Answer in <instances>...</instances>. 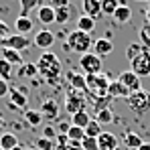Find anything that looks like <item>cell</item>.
<instances>
[{"instance_id":"cell-1","label":"cell","mask_w":150,"mask_h":150,"mask_svg":"<svg viewBox=\"0 0 150 150\" xmlns=\"http://www.w3.org/2000/svg\"><path fill=\"white\" fill-rule=\"evenodd\" d=\"M37 67H39V73L43 75L49 83H57L59 81L61 63H59V59H57V55L53 51H45L41 55V59L37 61Z\"/></svg>"},{"instance_id":"cell-2","label":"cell","mask_w":150,"mask_h":150,"mask_svg":"<svg viewBox=\"0 0 150 150\" xmlns=\"http://www.w3.org/2000/svg\"><path fill=\"white\" fill-rule=\"evenodd\" d=\"M93 37L91 35H87V33H81V30H71L69 35H67V45H65V49L69 51H75V53H79V55H85V53H89V49H93Z\"/></svg>"},{"instance_id":"cell-3","label":"cell","mask_w":150,"mask_h":150,"mask_svg":"<svg viewBox=\"0 0 150 150\" xmlns=\"http://www.w3.org/2000/svg\"><path fill=\"white\" fill-rule=\"evenodd\" d=\"M126 105H128L134 114L142 116V114H146V112L150 110V93L144 91V89L132 91V93L126 98Z\"/></svg>"},{"instance_id":"cell-4","label":"cell","mask_w":150,"mask_h":150,"mask_svg":"<svg viewBox=\"0 0 150 150\" xmlns=\"http://www.w3.org/2000/svg\"><path fill=\"white\" fill-rule=\"evenodd\" d=\"M85 83H87V91H91L93 98L108 96V87H110V79H108V75H103V73L85 75Z\"/></svg>"},{"instance_id":"cell-5","label":"cell","mask_w":150,"mask_h":150,"mask_svg":"<svg viewBox=\"0 0 150 150\" xmlns=\"http://www.w3.org/2000/svg\"><path fill=\"white\" fill-rule=\"evenodd\" d=\"M79 65L85 71V75L101 73V57H98L96 53H85L79 57Z\"/></svg>"},{"instance_id":"cell-6","label":"cell","mask_w":150,"mask_h":150,"mask_svg":"<svg viewBox=\"0 0 150 150\" xmlns=\"http://www.w3.org/2000/svg\"><path fill=\"white\" fill-rule=\"evenodd\" d=\"M30 43H33V41L26 39V35H18V33H16V35H10L8 39H4V41L0 43V47H2V49H12V51H21V53H23L25 49L30 47Z\"/></svg>"},{"instance_id":"cell-7","label":"cell","mask_w":150,"mask_h":150,"mask_svg":"<svg viewBox=\"0 0 150 150\" xmlns=\"http://www.w3.org/2000/svg\"><path fill=\"white\" fill-rule=\"evenodd\" d=\"M85 98H83V93L81 91H77V89H71L69 91V96H67V103H65V110L71 114V116H75L77 112H83L85 110Z\"/></svg>"},{"instance_id":"cell-8","label":"cell","mask_w":150,"mask_h":150,"mask_svg":"<svg viewBox=\"0 0 150 150\" xmlns=\"http://www.w3.org/2000/svg\"><path fill=\"white\" fill-rule=\"evenodd\" d=\"M132 63V71L138 75V77H142V75H148L150 77V53L148 49H144L134 61H130Z\"/></svg>"},{"instance_id":"cell-9","label":"cell","mask_w":150,"mask_h":150,"mask_svg":"<svg viewBox=\"0 0 150 150\" xmlns=\"http://www.w3.org/2000/svg\"><path fill=\"white\" fill-rule=\"evenodd\" d=\"M118 81H120L124 87H128L130 91H138V89H142V87H140V77L134 73L132 69L122 71V73H120V77H118Z\"/></svg>"},{"instance_id":"cell-10","label":"cell","mask_w":150,"mask_h":150,"mask_svg":"<svg viewBox=\"0 0 150 150\" xmlns=\"http://www.w3.org/2000/svg\"><path fill=\"white\" fill-rule=\"evenodd\" d=\"M39 49L43 51H49L53 47V43H55V33H51L49 28H45V30H39L37 35H35V41H33Z\"/></svg>"},{"instance_id":"cell-11","label":"cell","mask_w":150,"mask_h":150,"mask_svg":"<svg viewBox=\"0 0 150 150\" xmlns=\"http://www.w3.org/2000/svg\"><path fill=\"white\" fill-rule=\"evenodd\" d=\"M41 116H43V120H49V122H53V120H57L59 118V103L55 100H45L43 103H41Z\"/></svg>"},{"instance_id":"cell-12","label":"cell","mask_w":150,"mask_h":150,"mask_svg":"<svg viewBox=\"0 0 150 150\" xmlns=\"http://www.w3.org/2000/svg\"><path fill=\"white\" fill-rule=\"evenodd\" d=\"M98 146H100V150H116L118 148V138L112 132H101L98 136Z\"/></svg>"},{"instance_id":"cell-13","label":"cell","mask_w":150,"mask_h":150,"mask_svg":"<svg viewBox=\"0 0 150 150\" xmlns=\"http://www.w3.org/2000/svg\"><path fill=\"white\" fill-rule=\"evenodd\" d=\"M112 51H114V43H112L108 37L96 39V43H93V53H96L98 57H105V55H110Z\"/></svg>"},{"instance_id":"cell-14","label":"cell","mask_w":150,"mask_h":150,"mask_svg":"<svg viewBox=\"0 0 150 150\" xmlns=\"http://www.w3.org/2000/svg\"><path fill=\"white\" fill-rule=\"evenodd\" d=\"M37 18H39V23H43V25H53V23H55V8H53L51 4L39 6V8H37Z\"/></svg>"},{"instance_id":"cell-15","label":"cell","mask_w":150,"mask_h":150,"mask_svg":"<svg viewBox=\"0 0 150 150\" xmlns=\"http://www.w3.org/2000/svg\"><path fill=\"white\" fill-rule=\"evenodd\" d=\"M83 12L98 21L101 16V0H83Z\"/></svg>"},{"instance_id":"cell-16","label":"cell","mask_w":150,"mask_h":150,"mask_svg":"<svg viewBox=\"0 0 150 150\" xmlns=\"http://www.w3.org/2000/svg\"><path fill=\"white\" fill-rule=\"evenodd\" d=\"M132 91L128 89V87H124L118 79L116 81H110V87H108V96L114 100V98H128Z\"/></svg>"},{"instance_id":"cell-17","label":"cell","mask_w":150,"mask_h":150,"mask_svg":"<svg viewBox=\"0 0 150 150\" xmlns=\"http://www.w3.org/2000/svg\"><path fill=\"white\" fill-rule=\"evenodd\" d=\"M16 146H21L16 134H12V132H4V134H0V148H2V150H12V148H16Z\"/></svg>"},{"instance_id":"cell-18","label":"cell","mask_w":150,"mask_h":150,"mask_svg":"<svg viewBox=\"0 0 150 150\" xmlns=\"http://www.w3.org/2000/svg\"><path fill=\"white\" fill-rule=\"evenodd\" d=\"M96 18H91V16H87V14H83V16H79L77 18V30H81V33H87V35H91L93 33V28H96Z\"/></svg>"},{"instance_id":"cell-19","label":"cell","mask_w":150,"mask_h":150,"mask_svg":"<svg viewBox=\"0 0 150 150\" xmlns=\"http://www.w3.org/2000/svg\"><path fill=\"white\" fill-rule=\"evenodd\" d=\"M114 21H116L118 25H126V23H130V21H132V10H130V6L120 4L118 10L114 12Z\"/></svg>"},{"instance_id":"cell-20","label":"cell","mask_w":150,"mask_h":150,"mask_svg":"<svg viewBox=\"0 0 150 150\" xmlns=\"http://www.w3.org/2000/svg\"><path fill=\"white\" fill-rule=\"evenodd\" d=\"M33 26H35V23L28 18V16H16V21H14V28H16V33L18 35H26L28 30H33Z\"/></svg>"},{"instance_id":"cell-21","label":"cell","mask_w":150,"mask_h":150,"mask_svg":"<svg viewBox=\"0 0 150 150\" xmlns=\"http://www.w3.org/2000/svg\"><path fill=\"white\" fill-rule=\"evenodd\" d=\"M10 103L14 105V108H25L26 105V93L25 91H18L16 87H10Z\"/></svg>"},{"instance_id":"cell-22","label":"cell","mask_w":150,"mask_h":150,"mask_svg":"<svg viewBox=\"0 0 150 150\" xmlns=\"http://www.w3.org/2000/svg\"><path fill=\"white\" fill-rule=\"evenodd\" d=\"M2 59H6L10 65H25V63H23V55H21V51L2 49Z\"/></svg>"},{"instance_id":"cell-23","label":"cell","mask_w":150,"mask_h":150,"mask_svg":"<svg viewBox=\"0 0 150 150\" xmlns=\"http://www.w3.org/2000/svg\"><path fill=\"white\" fill-rule=\"evenodd\" d=\"M91 122V116L83 110V112H77L75 116H71V126H77V128H87V124Z\"/></svg>"},{"instance_id":"cell-24","label":"cell","mask_w":150,"mask_h":150,"mask_svg":"<svg viewBox=\"0 0 150 150\" xmlns=\"http://www.w3.org/2000/svg\"><path fill=\"white\" fill-rule=\"evenodd\" d=\"M25 120H26V124L30 126V128H39L41 122H43V116H41V112H37V110H26Z\"/></svg>"},{"instance_id":"cell-25","label":"cell","mask_w":150,"mask_h":150,"mask_svg":"<svg viewBox=\"0 0 150 150\" xmlns=\"http://www.w3.org/2000/svg\"><path fill=\"white\" fill-rule=\"evenodd\" d=\"M71 18V6L67 8H55V23L57 25H67Z\"/></svg>"},{"instance_id":"cell-26","label":"cell","mask_w":150,"mask_h":150,"mask_svg":"<svg viewBox=\"0 0 150 150\" xmlns=\"http://www.w3.org/2000/svg\"><path fill=\"white\" fill-rule=\"evenodd\" d=\"M124 142H126V146L128 148H132V150H138L144 142H142V138L136 134V132H128L126 134V138H124Z\"/></svg>"},{"instance_id":"cell-27","label":"cell","mask_w":150,"mask_h":150,"mask_svg":"<svg viewBox=\"0 0 150 150\" xmlns=\"http://www.w3.org/2000/svg\"><path fill=\"white\" fill-rule=\"evenodd\" d=\"M69 81H71V89H77V91H83V89H87L85 77H83L81 73H71V75H69Z\"/></svg>"},{"instance_id":"cell-28","label":"cell","mask_w":150,"mask_h":150,"mask_svg":"<svg viewBox=\"0 0 150 150\" xmlns=\"http://www.w3.org/2000/svg\"><path fill=\"white\" fill-rule=\"evenodd\" d=\"M37 73H39L37 63H25V65H21V71H18V75L25 77V79H33Z\"/></svg>"},{"instance_id":"cell-29","label":"cell","mask_w":150,"mask_h":150,"mask_svg":"<svg viewBox=\"0 0 150 150\" xmlns=\"http://www.w3.org/2000/svg\"><path fill=\"white\" fill-rule=\"evenodd\" d=\"M122 2L118 0H101V14H108V16H114V12L118 10Z\"/></svg>"},{"instance_id":"cell-30","label":"cell","mask_w":150,"mask_h":150,"mask_svg":"<svg viewBox=\"0 0 150 150\" xmlns=\"http://www.w3.org/2000/svg\"><path fill=\"white\" fill-rule=\"evenodd\" d=\"M67 136H69L71 142H83V140L87 138V136H85V130H83V128H77V126H71V128H69Z\"/></svg>"},{"instance_id":"cell-31","label":"cell","mask_w":150,"mask_h":150,"mask_svg":"<svg viewBox=\"0 0 150 150\" xmlns=\"http://www.w3.org/2000/svg\"><path fill=\"white\" fill-rule=\"evenodd\" d=\"M101 132H103V130H101V124L98 120H91V122L87 124V128H85V136H87V138H98Z\"/></svg>"},{"instance_id":"cell-32","label":"cell","mask_w":150,"mask_h":150,"mask_svg":"<svg viewBox=\"0 0 150 150\" xmlns=\"http://www.w3.org/2000/svg\"><path fill=\"white\" fill-rule=\"evenodd\" d=\"M12 65L6 61V59H2L0 57V79H4V81H8V79H12Z\"/></svg>"},{"instance_id":"cell-33","label":"cell","mask_w":150,"mask_h":150,"mask_svg":"<svg viewBox=\"0 0 150 150\" xmlns=\"http://www.w3.org/2000/svg\"><path fill=\"white\" fill-rule=\"evenodd\" d=\"M35 148L37 150H55V142L49 140V138H45V136H39L35 140Z\"/></svg>"},{"instance_id":"cell-34","label":"cell","mask_w":150,"mask_h":150,"mask_svg":"<svg viewBox=\"0 0 150 150\" xmlns=\"http://www.w3.org/2000/svg\"><path fill=\"white\" fill-rule=\"evenodd\" d=\"M96 120L100 122L101 126H105V124H112L114 122V112L108 108V110H101V112H98V116H96Z\"/></svg>"},{"instance_id":"cell-35","label":"cell","mask_w":150,"mask_h":150,"mask_svg":"<svg viewBox=\"0 0 150 150\" xmlns=\"http://www.w3.org/2000/svg\"><path fill=\"white\" fill-rule=\"evenodd\" d=\"M142 51H144V47H142L140 43H132V45H128V47H126V57H128L130 61H134Z\"/></svg>"},{"instance_id":"cell-36","label":"cell","mask_w":150,"mask_h":150,"mask_svg":"<svg viewBox=\"0 0 150 150\" xmlns=\"http://www.w3.org/2000/svg\"><path fill=\"white\" fill-rule=\"evenodd\" d=\"M140 45H142L144 49L150 47V23H146V25L140 28Z\"/></svg>"},{"instance_id":"cell-37","label":"cell","mask_w":150,"mask_h":150,"mask_svg":"<svg viewBox=\"0 0 150 150\" xmlns=\"http://www.w3.org/2000/svg\"><path fill=\"white\" fill-rule=\"evenodd\" d=\"M110 101L112 98L110 96H101V98H96V103H93V108H96V114L101 112V110H108L110 108Z\"/></svg>"},{"instance_id":"cell-38","label":"cell","mask_w":150,"mask_h":150,"mask_svg":"<svg viewBox=\"0 0 150 150\" xmlns=\"http://www.w3.org/2000/svg\"><path fill=\"white\" fill-rule=\"evenodd\" d=\"M41 6V0H21V8H23V16H26L28 10L33 8H39Z\"/></svg>"},{"instance_id":"cell-39","label":"cell","mask_w":150,"mask_h":150,"mask_svg":"<svg viewBox=\"0 0 150 150\" xmlns=\"http://www.w3.org/2000/svg\"><path fill=\"white\" fill-rule=\"evenodd\" d=\"M81 148L83 150H100V146H98V138H85V140L81 142Z\"/></svg>"},{"instance_id":"cell-40","label":"cell","mask_w":150,"mask_h":150,"mask_svg":"<svg viewBox=\"0 0 150 150\" xmlns=\"http://www.w3.org/2000/svg\"><path fill=\"white\" fill-rule=\"evenodd\" d=\"M8 37H10V28H8V25L4 21H0V43L4 39H8Z\"/></svg>"},{"instance_id":"cell-41","label":"cell","mask_w":150,"mask_h":150,"mask_svg":"<svg viewBox=\"0 0 150 150\" xmlns=\"http://www.w3.org/2000/svg\"><path fill=\"white\" fill-rule=\"evenodd\" d=\"M43 136L49 138V140H53V138L57 136V130H55L53 126H45V128H43Z\"/></svg>"},{"instance_id":"cell-42","label":"cell","mask_w":150,"mask_h":150,"mask_svg":"<svg viewBox=\"0 0 150 150\" xmlns=\"http://www.w3.org/2000/svg\"><path fill=\"white\" fill-rule=\"evenodd\" d=\"M8 93H10V85H8V81L0 79V98H4V96H8Z\"/></svg>"},{"instance_id":"cell-43","label":"cell","mask_w":150,"mask_h":150,"mask_svg":"<svg viewBox=\"0 0 150 150\" xmlns=\"http://www.w3.org/2000/svg\"><path fill=\"white\" fill-rule=\"evenodd\" d=\"M49 4L53 8H67L69 6V0H49Z\"/></svg>"},{"instance_id":"cell-44","label":"cell","mask_w":150,"mask_h":150,"mask_svg":"<svg viewBox=\"0 0 150 150\" xmlns=\"http://www.w3.org/2000/svg\"><path fill=\"white\" fill-rule=\"evenodd\" d=\"M138 150H150V142H144V144H142Z\"/></svg>"},{"instance_id":"cell-45","label":"cell","mask_w":150,"mask_h":150,"mask_svg":"<svg viewBox=\"0 0 150 150\" xmlns=\"http://www.w3.org/2000/svg\"><path fill=\"white\" fill-rule=\"evenodd\" d=\"M146 18H148V23H150V6H148V12H146Z\"/></svg>"},{"instance_id":"cell-46","label":"cell","mask_w":150,"mask_h":150,"mask_svg":"<svg viewBox=\"0 0 150 150\" xmlns=\"http://www.w3.org/2000/svg\"><path fill=\"white\" fill-rule=\"evenodd\" d=\"M2 126H4V120H2V116H0V128H2Z\"/></svg>"},{"instance_id":"cell-47","label":"cell","mask_w":150,"mask_h":150,"mask_svg":"<svg viewBox=\"0 0 150 150\" xmlns=\"http://www.w3.org/2000/svg\"><path fill=\"white\" fill-rule=\"evenodd\" d=\"M12 150H25V148L23 146H16V148H12Z\"/></svg>"},{"instance_id":"cell-48","label":"cell","mask_w":150,"mask_h":150,"mask_svg":"<svg viewBox=\"0 0 150 150\" xmlns=\"http://www.w3.org/2000/svg\"><path fill=\"white\" fill-rule=\"evenodd\" d=\"M138 2H150V0H138Z\"/></svg>"},{"instance_id":"cell-49","label":"cell","mask_w":150,"mask_h":150,"mask_svg":"<svg viewBox=\"0 0 150 150\" xmlns=\"http://www.w3.org/2000/svg\"><path fill=\"white\" fill-rule=\"evenodd\" d=\"M25 150H37V148H25Z\"/></svg>"},{"instance_id":"cell-50","label":"cell","mask_w":150,"mask_h":150,"mask_svg":"<svg viewBox=\"0 0 150 150\" xmlns=\"http://www.w3.org/2000/svg\"><path fill=\"white\" fill-rule=\"evenodd\" d=\"M116 150H122V148H116Z\"/></svg>"},{"instance_id":"cell-51","label":"cell","mask_w":150,"mask_h":150,"mask_svg":"<svg viewBox=\"0 0 150 150\" xmlns=\"http://www.w3.org/2000/svg\"><path fill=\"white\" fill-rule=\"evenodd\" d=\"M0 150H2V148H0Z\"/></svg>"}]
</instances>
